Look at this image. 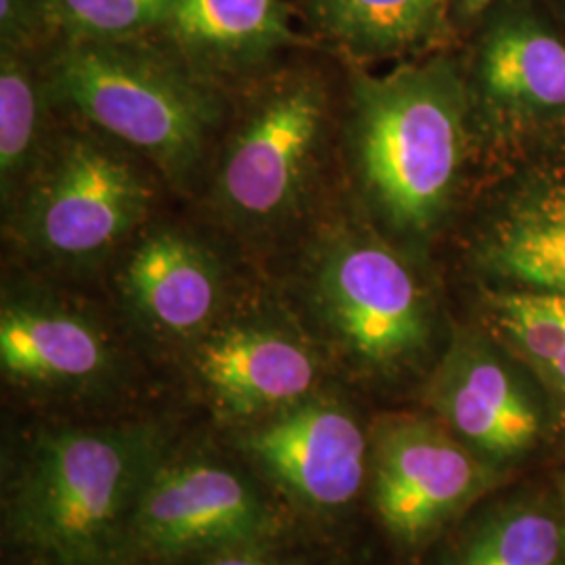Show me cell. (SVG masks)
Returning a JSON list of instances; mask_svg holds the SVG:
<instances>
[{
	"mask_svg": "<svg viewBox=\"0 0 565 565\" xmlns=\"http://www.w3.org/2000/svg\"><path fill=\"white\" fill-rule=\"evenodd\" d=\"M310 294L323 323L359 361L392 371L429 340L425 291L403 258L356 228L327 233L310 263Z\"/></svg>",
	"mask_w": 565,
	"mask_h": 565,
	"instance_id": "cell-6",
	"label": "cell"
},
{
	"mask_svg": "<svg viewBox=\"0 0 565 565\" xmlns=\"http://www.w3.org/2000/svg\"><path fill=\"white\" fill-rule=\"evenodd\" d=\"M478 82L488 107L505 118L565 114V44L541 21L511 15L482 41Z\"/></svg>",
	"mask_w": 565,
	"mask_h": 565,
	"instance_id": "cell-15",
	"label": "cell"
},
{
	"mask_svg": "<svg viewBox=\"0 0 565 565\" xmlns=\"http://www.w3.org/2000/svg\"><path fill=\"white\" fill-rule=\"evenodd\" d=\"M258 546H249V548H231V551H221V553H212L207 559H203L198 565H285L268 555H264L260 551H256Z\"/></svg>",
	"mask_w": 565,
	"mask_h": 565,
	"instance_id": "cell-23",
	"label": "cell"
},
{
	"mask_svg": "<svg viewBox=\"0 0 565 565\" xmlns=\"http://www.w3.org/2000/svg\"><path fill=\"white\" fill-rule=\"evenodd\" d=\"M168 32L205 81L254 70L296 41L282 0H177Z\"/></svg>",
	"mask_w": 565,
	"mask_h": 565,
	"instance_id": "cell-14",
	"label": "cell"
},
{
	"mask_svg": "<svg viewBox=\"0 0 565 565\" xmlns=\"http://www.w3.org/2000/svg\"><path fill=\"white\" fill-rule=\"evenodd\" d=\"M329 124V93L310 72L260 84L235 124L214 181V203L247 233L289 223L317 177Z\"/></svg>",
	"mask_w": 565,
	"mask_h": 565,
	"instance_id": "cell-4",
	"label": "cell"
},
{
	"mask_svg": "<svg viewBox=\"0 0 565 565\" xmlns=\"http://www.w3.org/2000/svg\"><path fill=\"white\" fill-rule=\"evenodd\" d=\"M46 90L172 182L195 170L221 118L210 82L137 42H67L51 61Z\"/></svg>",
	"mask_w": 565,
	"mask_h": 565,
	"instance_id": "cell-3",
	"label": "cell"
},
{
	"mask_svg": "<svg viewBox=\"0 0 565 565\" xmlns=\"http://www.w3.org/2000/svg\"><path fill=\"white\" fill-rule=\"evenodd\" d=\"M25 51L2 49L0 61V182L2 198H15L41 162L42 86Z\"/></svg>",
	"mask_w": 565,
	"mask_h": 565,
	"instance_id": "cell-18",
	"label": "cell"
},
{
	"mask_svg": "<svg viewBox=\"0 0 565 565\" xmlns=\"http://www.w3.org/2000/svg\"><path fill=\"white\" fill-rule=\"evenodd\" d=\"M457 2H459L461 13L471 18V15H480L482 11H486L497 0H457Z\"/></svg>",
	"mask_w": 565,
	"mask_h": 565,
	"instance_id": "cell-24",
	"label": "cell"
},
{
	"mask_svg": "<svg viewBox=\"0 0 565 565\" xmlns=\"http://www.w3.org/2000/svg\"><path fill=\"white\" fill-rule=\"evenodd\" d=\"M312 20L356 57L403 53L429 39L446 0H306Z\"/></svg>",
	"mask_w": 565,
	"mask_h": 565,
	"instance_id": "cell-17",
	"label": "cell"
},
{
	"mask_svg": "<svg viewBox=\"0 0 565 565\" xmlns=\"http://www.w3.org/2000/svg\"><path fill=\"white\" fill-rule=\"evenodd\" d=\"M195 373L228 417L252 419L302 403L319 380V361L281 324L245 319L214 324L198 340Z\"/></svg>",
	"mask_w": 565,
	"mask_h": 565,
	"instance_id": "cell-10",
	"label": "cell"
},
{
	"mask_svg": "<svg viewBox=\"0 0 565 565\" xmlns=\"http://www.w3.org/2000/svg\"><path fill=\"white\" fill-rule=\"evenodd\" d=\"M153 193L141 168L118 149L95 137H63L21 186L15 235L49 263H97L147 221Z\"/></svg>",
	"mask_w": 565,
	"mask_h": 565,
	"instance_id": "cell-5",
	"label": "cell"
},
{
	"mask_svg": "<svg viewBox=\"0 0 565 565\" xmlns=\"http://www.w3.org/2000/svg\"><path fill=\"white\" fill-rule=\"evenodd\" d=\"M0 366L9 382L34 390H78L111 369L102 327L67 306L11 298L0 312Z\"/></svg>",
	"mask_w": 565,
	"mask_h": 565,
	"instance_id": "cell-13",
	"label": "cell"
},
{
	"mask_svg": "<svg viewBox=\"0 0 565 565\" xmlns=\"http://www.w3.org/2000/svg\"><path fill=\"white\" fill-rule=\"evenodd\" d=\"M371 499L382 524L419 543L484 492L490 471L443 422L387 415L369 438Z\"/></svg>",
	"mask_w": 565,
	"mask_h": 565,
	"instance_id": "cell-7",
	"label": "cell"
},
{
	"mask_svg": "<svg viewBox=\"0 0 565 565\" xmlns=\"http://www.w3.org/2000/svg\"><path fill=\"white\" fill-rule=\"evenodd\" d=\"M484 260L503 277L565 294V181L513 203L488 235Z\"/></svg>",
	"mask_w": 565,
	"mask_h": 565,
	"instance_id": "cell-16",
	"label": "cell"
},
{
	"mask_svg": "<svg viewBox=\"0 0 565 565\" xmlns=\"http://www.w3.org/2000/svg\"><path fill=\"white\" fill-rule=\"evenodd\" d=\"M120 289L147 331L198 342L218 319L223 268L205 245L181 231H151L124 264Z\"/></svg>",
	"mask_w": 565,
	"mask_h": 565,
	"instance_id": "cell-11",
	"label": "cell"
},
{
	"mask_svg": "<svg viewBox=\"0 0 565 565\" xmlns=\"http://www.w3.org/2000/svg\"><path fill=\"white\" fill-rule=\"evenodd\" d=\"M162 461L149 425L42 434L9 490V532L46 564L128 565L132 515Z\"/></svg>",
	"mask_w": 565,
	"mask_h": 565,
	"instance_id": "cell-1",
	"label": "cell"
},
{
	"mask_svg": "<svg viewBox=\"0 0 565 565\" xmlns=\"http://www.w3.org/2000/svg\"><path fill=\"white\" fill-rule=\"evenodd\" d=\"M492 312L507 340L565 392V294L494 296Z\"/></svg>",
	"mask_w": 565,
	"mask_h": 565,
	"instance_id": "cell-20",
	"label": "cell"
},
{
	"mask_svg": "<svg viewBox=\"0 0 565 565\" xmlns=\"http://www.w3.org/2000/svg\"><path fill=\"white\" fill-rule=\"evenodd\" d=\"M51 23V0H0L2 49L25 51Z\"/></svg>",
	"mask_w": 565,
	"mask_h": 565,
	"instance_id": "cell-22",
	"label": "cell"
},
{
	"mask_svg": "<svg viewBox=\"0 0 565 565\" xmlns=\"http://www.w3.org/2000/svg\"><path fill=\"white\" fill-rule=\"evenodd\" d=\"M455 565H565V534L536 509H509L480 525Z\"/></svg>",
	"mask_w": 565,
	"mask_h": 565,
	"instance_id": "cell-19",
	"label": "cell"
},
{
	"mask_svg": "<svg viewBox=\"0 0 565 565\" xmlns=\"http://www.w3.org/2000/svg\"><path fill=\"white\" fill-rule=\"evenodd\" d=\"M177 0H51V23L67 42H137L168 30Z\"/></svg>",
	"mask_w": 565,
	"mask_h": 565,
	"instance_id": "cell-21",
	"label": "cell"
},
{
	"mask_svg": "<svg viewBox=\"0 0 565 565\" xmlns=\"http://www.w3.org/2000/svg\"><path fill=\"white\" fill-rule=\"evenodd\" d=\"M245 452L303 505H350L369 471V438L342 404H294L252 429Z\"/></svg>",
	"mask_w": 565,
	"mask_h": 565,
	"instance_id": "cell-9",
	"label": "cell"
},
{
	"mask_svg": "<svg viewBox=\"0 0 565 565\" xmlns=\"http://www.w3.org/2000/svg\"><path fill=\"white\" fill-rule=\"evenodd\" d=\"M273 518L235 471L207 461L162 463L145 484L128 534V564L258 546Z\"/></svg>",
	"mask_w": 565,
	"mask_h": 565,
	"instance_id": "cell-8",
	"label": "cell"
},
{
	"mask_svg": "<svg viewBox=\"0 0 565 565\" xmlns=\"http://www.w3.org/2000/svg\"><path fill=\"white\" fill-rule=\"evenodd\" d=\"M427 401L440 422L476 452L509 459L534 445L539 413L486 345L452 343L431 377Z\"/></svg>",
	"mask_w": 565,
	"mask_h": 565,
	"instance_id": "cell-12",
	"label": "cell"
},
{
	"mask_svg": "<svg viewBox=\"0 0 565 565\" xmlns=\"http://www.w3.org/2000/svg\"><path fill=\"white\" fill-rule=\"evenodd\" d=\"M465 90L436 60L354 72L352 149L369 200L403 233H427L455 195L467 149Z\"/></svg>",
	"mask_w": 565,
	"mask_h": 565,
	"instance_id": "cell-2",
	"label": "cell"
}]
</instances>
